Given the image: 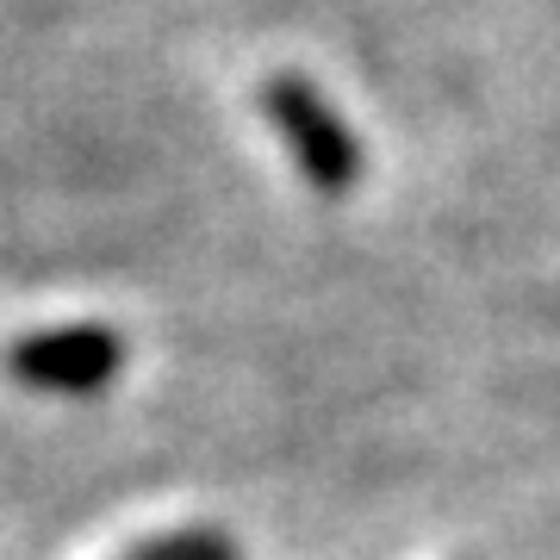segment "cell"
I'll list each match as a JSON object with an SVG mask.
<instances>
[{
    "instance_id": "cell-1",
    "label": "cell",
    "mask_w": 560,
    "mask_h": 560,
    "mask_svg": "<svg viewBox=\"0 0 560 560\" xmlns=\"http://www.w3.org/2000/svg\"><path fill=\"white\" fill-rule=\"evenodd\" d=\"M261 113H268V125L280 131V143L293 150L300 175L312 180L318 194H349V187H355L361 143L312 81H300V75L268 81V88H261Z\"/></svg>"
},
{
    "instance_id": "cell-2",
    "label": "cell",
    "mask_w": 560,
    "mask_h": 560,
    "mask_svg": "<svg viewBox=\"0 0 560 560\" xmlns=\"http://www.w3.org/2000/svg\"><path fill=\"white\" fill-rule=\"evenodd\" d=\"M125 337L106 324H57V330H25L7 342V374L32 393H101L119 381Z\"/></svg>"
},
{
    "instance_id": "cell-3",
    "label": "cell",
    "mask_w": 560,
    "mask_h": 560,
    "mask_svg": "<svg viewBox=\"0 0 560 560\" xmlns=\"http://www.w3.org/2000/svg\"><path fill=\"white\" fill-rule=\"evenodd\" d=\"M125 560H237V548H231L219 529H175V536L138 541Z\"/></svg>"
}]
</instances>
